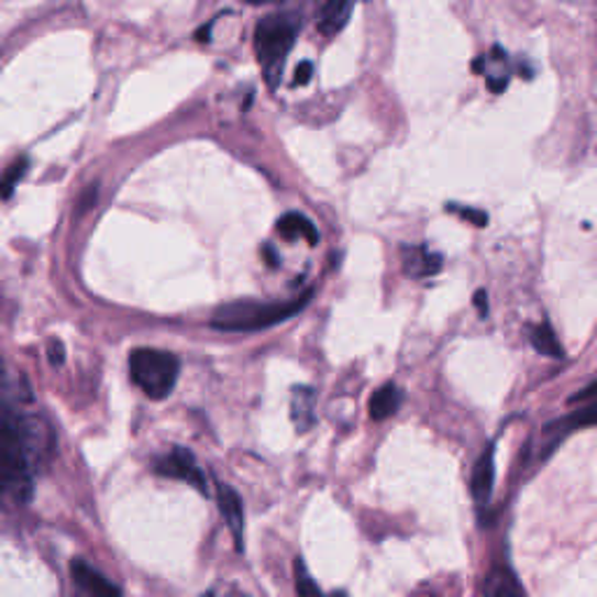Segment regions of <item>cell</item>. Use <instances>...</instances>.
<instances>
[{
	"label": "cell",
	"instance_id": "6da1fadb",
	"mask_svg": "<svg viewBox=\"0 0 597 597\" xmlns=\"http://www.w3.org/2000/svg\"><path fill=\"white\" fill-rule=\"evenodd\" d=\"M311 301V292H306L301 299L292 301H236L220 306L215 316L210 318V327L218 332H257L268 330L278 322L290 320L292 316L301 313L303 306Z\"/></svg>",
	"mask_w": 597,
	"mask_h": 597
},
{
	"label": "cell",
	"instance_id": "7a4b0ae2",
	"mask_svg": "<svg viewBox=\"0 0 597 597\" xmlns=\"http://www.w3.org/2000/svg\"><path fill=\"white\" fill-rule=\"evenodd\" d=\"M29 428L8 403L0 401V480L19 497L31 495Z\"/></svg>",
	"mask_w": 597,
	"mask_h": 597
},
{
	"label": "cell",
	"instance_id": "3957f363",
	"mask_svg": "<svg viewBox=\"0 0 597 597\" xmlns=\"http://www.w3.org/2000/svg\"><path fill=\"white\" fill-rule=\"evenodd\" d=\"M297 33H299V22L292 14L264 16L255 29L257 62L272 89H276L280 82L287 54L292 52L297 43Z\"/></svg>",
	"mask_w": 597,
	"mask_h": 597
},
{
	"label": "cell",
	"instance_id": "277c9868",
	"mask_svg": "<svg viewBox=\"0 0 597 597\" xmlns=\"http://www.w3.org/2000/svg\"><path fill=\"white\" fill-rule=\"evenodd\" d=\"M129 374L150 399L159 401L176 390L180 360L166 351L139 349L129 355Z\"/></svg>",
	"mask_w": 597,
	"mask_h": 597
},
{
	"label": "cell",
	"instance_id": "5b68a950",
	"mask_svg": "<svg viewBox=\"0 0 597 597\" xmlns=\"http://www.w3.org/2000/svg\"><path fill=\"white\" fill-rule=\"evenodd\" d=\"M154 472L166 478H176V480H185L191 488H197L201 495H208V478L201 472V467L197 465L195 455L187 449L176 446L166 457L154 462Z\"/></svg>",
	"mask_w": 597,
	"mask_h": 597
},
{
	"label": "cell",
	"instance_id": "8992f818",
	"mask_svg": "<svg viewBox=\"0 0 597 597\" xmlns=\"http://www.w3.org/2000/svg\"><path fill=\"white\" fill-rule=\"evenodd\" d=\"M70 574L82 597H122L118 584H112L108 576H103L99 570H93L85 561H73Z\"/></svg>",
	"mask_w": 597,
	"mask_h": 597
},
{
	"label": "cell",
	"instance_id": "52a82bcc",
	"mask_svg": "<svg viewBox=\"0 0 597 597\" xmlns=\"http://www.w3.org/2000/svg\"><path fill=\"white\" fill-rule=\"evenodd\" d=\"M218 505H220L224 523L231 530V537H234V544H236L239 553H243V549H245V537H243L245 518H243V502H241L239 493L231 486H220L218 488Z\"/></svg>",
	"mask_w": 597,
	"mask_h": 597
},
{
	"label": "cell",
	"instance_id": "ba28073f",
	"mask_svg": "<svg viewBox=\"0 0 597 597\" xmlns=\"http://www.w3.org/2000/svg\"><path fill=\"white\" fill-rule=\"evenodd\" d=\"M472 495L478 505H488L495 488V444H490L478 457L472 472Z\"/></svg>",
	"mask_w": 597,
	"mask_h": 597
},
{
	"label": "cell",
	"instance_id": "9c48e42d",
	"mask_svg": "<svg viewBox=\"0 0 597 597\" xmlns=\"http://www.w3.org/2000/svg\"><path fill=\"white\" fill-rule=\"evenodd\" d=\"M355 0H324L320 12H318V31L327 37L336 35L345 24H349L351 12H353Z\"/></svg>",
	"mask_w": 597,
	"mask_h": 597
},
{
	"label": "cell",
	"instance_id": "30bf717a",
	"mask_svg": "<svg viewBox=\"0 0 597 597\" xmlns=\"http://www.w3.org/2000/svg\"><path fill=\"white\" fill-rule=\"evenodd\" d=\"M441 264H444V257L430 253L428 247H403V272L413 278L439 274Z\"/></svg>",
	"mask_w": 597,
	"mask_h": 597
},
{
	"label": "cell",
	"instance_id": "8fae6325",
	"mask_svg": "<svg viewBox=\"0 0 597 597\" xmlns=\"http://www.w3.org/2000/svg\"><path fill=\"white\" fill-rule=\"evenodd\" d=\"M292 422L299 434L313 430L316 425V390L313 388H295L292 390Z\"/></svg>",
	"mask_w": 597,
	"mask_h": 597
},
{
	"label": "cell",
	"instance_id": "7c38bea8",
	"mask_svg": "<svg viewBox=\"0 0 597 597\" xmlns=\"http://www.w3.org/2000/svg\"><path fill=\"white\" fill-rule=\"evenodd\" d=\"M484 597H528V595L511 570L495 567L484 582Z\"/></svg>",
	"mask_w": 597,
	"mask_h": 597
},
{
	"label": "cell",
	"instance_id": "4fadbf2b",
	"mask_svg": "<svg viewBox=\"0 0 597 597\" xmlns=\"http://www.w3.org/2000/svg\"><path fill=\"white\" fill-rule=\"evenodd\" d=\"M276 231L285 239V241H297V239H306L308 245H318L320 234L316 224L308 220L301 213H287L276 222Z\"/></svg>",
	"mask_w": 597,
	"mask_h": 597
},
{
	"label": "cell",
	"instance_id": "5bb4252c",
	"mask_svg": "<svg viewBox=\"0 0 597 597\" xmlns=\"http://www.w3.org/2000/svg\"><path fill=\"white\" fill-rule=\"evenodd\" d=\"M399 403H401V390L395 383H385L383 388H378L369 399V418L376 422L390 418L397 413Z\"/></svg>",
	"mask_w": 597,
	"mask_h": 597
},
{
	"label": "cell",
	"instance_id": "9a60e30c",
	"mask_svg": "<svg viewBox=\"0 0 597 597\" xmlns=\"http://www.w3.org/2000/svg\"><path fill=\"white\" fill-rule=\"evenodd\" d=\"M530 341L534 345V351L539 355H546V357H563V349H561V341H557L555 332L551 330V327L544 322V324H534L530 330Z\"/></svg>",
	"mask_w": 597,
	"mask_h": 597
},
{
	"label": "cell",
	"instance_id": "2e32d148",
	"mask_svg": "<svg viewBox=\"0 0 597 597\" xmlns=\"http://www.w3.org/2000/svg\"><path fill=\"white\" fill-rule=\"evenodd\" d=\"M29 168V159H16L5 173L3 178H0V199H10L14 195V187L19 185V180L24 178V173Z\"/></svg>",
	"mask_w": 597,
	"mask_h": 597
},
{
	"label": "cell",
	"instance_id": "e0dca14e",
	"mask_svg": "<svg viewBox=\"0 0 597 597\" xmlns=\"http://www.w3.org/2000/svg\"><path fill=\"white\" fill-rule=\"evenodd\" d=\"M295 579H297V595L299 597H327L318 584L313 582V576L308 574L303 561H297L295 563Z\"/></svg>",
	"mask_w": 597,
	"mask_h": 597
},
{
	"label": "cell",
	"instance_id": "ac0fdd59",
	"mask_svg": "<svg viewBox=\"0 0 597 597\" xmlns=\"http://www.w3.org/2000/svg\"><path fill=\"white\" fill-rule=\"evenodd\" d=\"M446 210H453V213H457L460 218L469 220L472 224L476 226H486L488 224V213H484V210H476V208H462V206H455V203H449Z\"/></svg>",
	"mask_w": 597,
	"mask_h": 597
},
{
	"label": "cell",
	"instance_id": "d6986e66",
	"mask_svg": "<svg viewBox=\"0 0 597 597\" xmlns=\"http://www.w3.org/2000/svg\"><path fill=\"white\" fill-rule=\"evenodd\" d=\"M47 357H49V362L54 364V367H62L64 360H66V351H64L62 341H56V339H54V341L47 345Z\"/></svg>",
	"mask_w": 597,
	"mask_h": 597
},
{
	"label": "cell",
	"instance_id": "ffe728a7",
	"mask_svg": "<svg viewBox=\"0 0 597 597\" xmlns=\"http://www.w3.org/2000/svg\"><path fill=\"white\" fill-rule=\"evenodd\" d=\"M311 75H313V64L311 62H301L297 73H295V87L299 85H308V80H311Z\"/></svg>",
	"mask_w": 597,
	"mask_h": 597
},
{
	"label": "cell",
	"instance_id": "44dd1931",
	"mask_svg": "<svg viewBox=\"0 0 597 597\" xmlns=\"http://www.w3.org/2000/svg\"><path fill=\"white\" fill-rule=\"evenodd\" d=\"M474 303H476V308H478V316H480V318H486V316H488V295H486V290H478V292L474 295Z\"/></svg>",
	"mask_w": 597,
	"mask_h": 597
},
{
	"label": "cell",
	"instance_id": "7402d4cb",
	"mask_svg": "<svg viewBox=\"0 0 597 597\" xmlns=\"http://www.w3.org/2000/svg\"><path fill=\"white\" fill-rule=\"evenodd\" d=\"M264 257H266V264L268 266H280V259H278V255H276V250H274V245H264Z\"/></svg>",
	"mask_w": 597,
	"mask_h": 597
},
{
	"label": "cell",
	"instance_id": "603a6c76",
	"mask_svg": "<svg viewBox=\"0 0 597 597\" xmlns=\"http://www.w3.org/2000/svg\"><path fill=\"white\" fill-rule=\"evenodd\" d=\"M593 395H595V383H590V385H588V388H586L584 393H579V395H574V397H572V401H579V399H584V397L593 399Z\"/></svg>",
	"mask_w": 597,
	"mask_h": 597
},
{
	"label": "cell",
	"instance_id": "cb8c5ba5",
	"mask_svg": "<svg viewBox=\"0 0 597 597\" xmlns=\"http://www.w3.org/2000/svg\"><path fill=\"white\" fill-rule=\"evenodd\" d=\"M250 5H274V3H283V0H245Z\"/></svg>",
	"mask_w": 597,
	"mask_h": 597
},
{
	"label": "cell",
	"instance_id": "d4e9b609",
	"mask_svg": "<svg viewBox=\"0 0 597 597\" xmlns=\"http://www.w3.org/2000/svg\"><path fill=\"white\" fill-rule=\"evenodd\" d=\"M231 597H247V595H231Z\"/></svg>",
	"mask_w": 597,
	"mask_h": 597
},
{
	"label": "cell",
	"instance_id": "484cf974",
	"mask_svg": "<svg viewBox=\"0 0 597 597\" xmlns=\"http://www.w3.org/2000/svg\"><path fill=\"white\" fill-rule=\"evenodd\" d=\"M206 597H215V595H206Z\"/></svg>",
	"mask_w": 597,
	"mask_h": 597
}]
</instances>
